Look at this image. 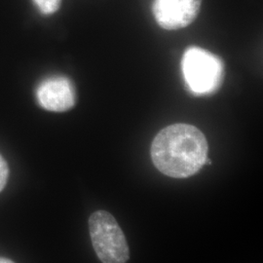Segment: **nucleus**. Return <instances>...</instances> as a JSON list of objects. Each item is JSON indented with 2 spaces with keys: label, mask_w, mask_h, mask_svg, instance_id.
I'll return each mask as SVG.
<instances>
[{
  "label": "nucleus",
  "mask_w": 263,
  "mask_h": 263,
  "mask_svg": "<svg viewBox=\"0 0 263 263\" xmlns=\"http://www.w3.org/2000/svg\"><path fill=\"white\" fill-rule=\"evenodd\" d=\"M205 135L189 124H174L156 135L151 144V159L163 175L186 179L201 170L208 158Z\"/></svg>",
  "instance_id": "1"
},
{
  "label": "nucleus",
  "mask_w": 263,
  "mask_h": 263,
  "mask_svg": "<svg viewBox=\"0 0 263 263\" xmlns=\"http://www.w3.org/2000/svg\"><path fill=\"white\" fill-rule=\"evenodd\" d=\"M0 263H15L5 257H0Z\"/></svg>",
  "instance_id": "8"
},
{
  "label": "nucleus",
  "mask_w": 263,
  "mask_h": 263,
  "mask_svg": "<svg viewBox=\"0 0 263 263\" xmlns=\"http://www.w3.org/2000/svg\"><path fill=\"white\" fill-rule=\"evenodd\" d=\"M88 223L95 253L102 263H126L129 260L127 239L110 213L96 211L89 217Z\"/></svg>",
  "instance_id": "3"
},
{
  "label": "nucleus",
  "mask_w": 263,
  "mask_h": 263,
  "mask_svg": "<svg viewBox=\"0 0 263 263\" xmlns=\"http://www.w3.org/2000/svg\"><path fill=\"white\" fill-rule=\"evenodd\" d=\"M202 0H153L152 14L160 27L177 30L191 25L199 15Z\"/></svg>",
  "instance_id": "4"
},
{
  "label": "nucleus",
  "mask_w": 263,
  "mask_h": 263,
  "mask_svg": "<svg viewBox=\"0 0 263 263\" xmlns=\"http://www.w3.org/2000/svg\"><path fill=\"white\" fill-rule=\"evenodd\" d=\"M9 178V167L6 160L0 154V192L6 186Z\"/></svg>",
  "instance_id": "7"
},
{
  "label": "nucleus",
  "mask_w": 263,
  "mask_h": 263,
  "mask_svg": "<svg viewBox=\"0 0 263 263\" xmlns=\"http://www.w3.org/2000/svg\"><path fill=\"white\" fill-rule=\"evenodd\" d=\"M36 97L39 104L46 110L65 112L76 103V88L65 76H53L38 86Z\"/></svg>",
  "instance_id": "5"
},
{
  "label": "nucleus",
  "mask_w": 263,
  "mask_h": 263,
  "mask_svg": "<svg viewBox=\"0 0 263 263\" xmlns=\"http://www.w3.org/2000/svg\"><path fill=\"white\" fill-rule=\"evenodd\" d=\"M181 70L188 89L195 95L215 94L226 76L222 60L206 49L192 46L185 50Z\"/></svg>",
  "instance_id": "2"
},
{
  "label": "nucleus",
  "mask_w": 263,
  "mask_h": 263,
  "mask_svg": "<svg viewBox=\"0 0 263 263\" xmlns=\"http://www.w3.org/2000/svg\"><path fill=\"white\" fill-rule=\"evenodd\" d=\"M38 9L44 15H52L60 9L62 0H34Z\"/></svg>",
  "instance_id": "6"
}]
</instances>
